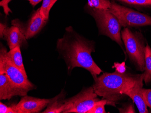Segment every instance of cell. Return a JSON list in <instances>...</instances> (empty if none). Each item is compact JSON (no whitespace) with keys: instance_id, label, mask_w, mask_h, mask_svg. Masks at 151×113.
Returning <instances> with one entry per match:
<instances>
[{"instance_id":"6da1fadb","label":"cell","mask_w":151,"mask_h":113,"mask_svg":"<svg viewBox=\"0 0 151 113\" xmlns=\"http://www.w3.org/2000/svg\"><path fill=\"white\" fill-rule=\"evenodd\" d=\"M57 50L69 72L75 68H83L90 72L94 80L103 72L91 56L95 51V42L78 33L72 26L67 27L63 37L58 40Z\"/></svg>"},{"instance_id":"3957f363","label":"cell","mask_w":151,"mask_h":113,"mask_svg":"<svg viewBox=\"0 0 151 113\" xmlns=\"http://www.w3.org/2000/svg\"><path fill=\"white\" fill-rule=\"evenodd\" d=\"M86 11L93 17L97 24L99 34L105 35L116 42L123 51L124 44L121 38V26L116 17L109 10L97 9L86 5Z\"/></svg>"},{"instance_id":"8fae6325","label":"cell","mask_w":151,"mask_h":113,"mask_svg":"<svg viewBox=\"0 0 151 113\" xmlns=\"http://www.w3.org/2000/svg\"><path fill=\"white\" fill-rule=\"evenodd\" d=\"M23 95L5 73L0 74V99H10L14 96Z\"/></svg>"},{"instance_id":"ba28073f","label":"cell","mask_w":151,"mask_h":113,"mask_svg":"<svg viewBox=\"0 0 151 113\" xmlns=\"http://www.w3.org/2000/svg\"><path fill=\"white\" fill-rule=\"evenodd\" d=\"M47 21L41 15L40 9L34 12L30 18L26 22L19 19L12 21V26H17L23 33L27 39L31 38L41 30L46 24Z\"/></svg>"},{"instance_id":"ac0fdd59","label":"cell","mask_w":151,"mask_h":113,"mask_svg":"<svg viewBox=\"0 0 151 113\" xmlns=\"http://www.w3.org/2000/svg\"><path fill=\"white\" fill-rule=\"evenodd\" d=\"M52 0H43V3L40 9L41 15L47 21L49 18L50 6Z\"/></svg>"},{"instance_id":"9c48e42d","label":"cell","mask_w":151,"mask_h":113,"mask_svg":"<svg viewBox=\"0 0 151 113\" xmlns=\"http://www.w3.org/2000/svg\"><path fill=\"white\" fill-rule=\"evenodd\" d=\"M50 99L23 96L16 105V113H39L48 105Z\"/></svg>"},{"instance_id":"cb8c5ba5","label":"cell","mask_w":151,"mask_h":113,"mask_svg":"<svg viewBox=\"0 0 151 113\" xmlns=\"http://www.w3.org/2000/svg\"><path fill=\"white\" fill-rule=\"evenodd\" d=\"M134 6L143 7L151 6V0H135Z\"/></svg>"},{"instance_id":"5b68a950","label":"cell","mask_w":151,"mask_h":113,"mask_svg":"<svg viewBox=\"0 0 151 113\" xmlns=\"http://www.w3.org/2000/svg\"><path fill=\"white\" fill-rule=\"evenodd\" d=\"M6 50L5 46L1 45L0 50V74L5 73L12 83L22 93L23 96L27 95V93L35 89L36 87L7 59L5 55Z\"/></svg>"},{"instance_id":"5bb4252c","label":"cell","mask_w":151,"mask_h":113,"mask_svg":"<svg viewBox=\"0 0 151 113\" xmlns=\"http://www.w3.org/2000/svg\"><path fill=\"white\" fill-rule=\"evenodd\" d=\"M66 93L64 91H62L57 96L50 99L46 109L43 111V113H63L64 109Z\"/></svg>"},{"instance_id":"52a82bcc","label":"cell","mask_w":151,"mask_h":113,"mask_svg":"<svg viewBox=\"0 0 151 113\" xmlns=\"http://www.w3.org/2000/svg\"><path fill=\"white\" fill-rule=\"evenodd\" d=\"M100 100L92 87H84L78 94L65 99L63 113H87Z\"/></svg>"},{"instance_id":"44dd1931","label":"cell","mask_w":151,"mask_h":113,"mask_svg":"<svg viewBox=\"0 0 151 113\" xmlns=\"http://www.w3.org/2000/svg\"><path fill=\"white\" fill-rule=\"evenodd\" d=\"M16 104L7 106L6 104L0 102V113H16Z\"/></svg>"},{"instance_id":"2e32d148","label":"cell","mask_w":151,"mask_h":113,"mask_svg":"<svg viewBox=\"0 0 151 113\" xmlns=\"http://www.w3.org/2000/svg\"><path fill=\"white\" fill-rule=\"evenodd\" d=\"M87 5L96 9L108 10L111 2L110 0H89Z\"/></svg>"},{"instance_id":"ffe728a7","label":"cell","mask_w":151,"mask_h":113,"mask_svg":"<svg viewBox=\"0 0 151 113\" xmlns=\"http://www.w3.org/2000/svg\"><path fill=\"white\" fill-rule=\"evenodd\" d=\"M142 93L147 106L151 109V89L142 88Z\"/></svg>"},{"instance_id":"4316f807","label":"cell","mask_w":151,"mask_h":113,"mask_svg":"<svg viewBox=\"0 0 151 113\" xmlns=\"http://www.w3.org/2000/svg\"><path fill=\"white\" fill-rule=\"evenodd\" d=\"M27 1H29V3L33 6H35L38 3H40V2H41L43 0H27Z\"/></svg>"},{"instance_id":"7402d4cb","label":"cell","mask_w":151,"mask_h":113,"mask_svg":"<svg viewBox=\"0 0 151 113\" xmlns=\"http://www.w3.org/2000/svg\"><path fill=\"white\" fill-rule=\"evenodd\" d=\"M112 68L115 69V71L120 73V74L124 73L126 72V70H127L125 62H123L121 63L115 62Z\"/></svg>"},{"instance_id":"4fadbf2b","label":"cell","mask_w":151,"mask_h":113,"mask_svg":"<svg viewBox=\"0 0 151 113\" xmlns=\"http://www.w3.org/2000/svg\"><path fill=\"white\" fill-rule=\"evenodd\" d=\"M5 55L13 65L22 72L25 77H28L23 62L20 46H18L10 50L8 52L6 50L5 52Z\"/></svg>"},{"instance_id":"7c38bea8","label":"cell","mask_w":151,"mask_h":113,"mask_svg":"<svg viewBox=\"0 0 151 113\" xmlns=\"http://www.w3.org/2000/svg\"><path fill=\"white\" fill-rule=\"evenodd\" d=\"M143 85L136 86L124 92V94L130 98L135 104L140 113H148L147 106L145 102L142 90Z\"/></svg>"},{"instance_id":"30bf717a","label":"cell","mask_w":151,"mask_h":113,"mask_svg":"<svg viewBox=\"0 0 151 113\" xmlns=\"http://www.w3.org/2000/svg\"><path fill=\"white\" fill-rule=\"evenodd\" d=\"M1 38H3L6 41L10 50L18 46L21 47L26 43L27 40L19 28L15 26L7 27Z\"/></svg>"},{"instance_id":"7a4b0ae2","label":"cell","mask_w":151,"mask_h":113,"mask_svg":"<svg viewBox=\"0 0 151 113\" xmlns=\"http://www.w3.org/2000/svg\"><path fill=\"white\" fill-rule=\"evenodd\" d=\"M143 85V74L117 72H104L94 80L92 87L99 97L107 101V105L116 107L126 97L124 92L134 86Z\"/></svg>"},{"instance_id":"d4e9b609","label":"cell","mask_w":151,"mask_h":113,"mask_svg":"<svg viewBox=\"0 0 151 113\" xmlns=\"http://www.w3.org/2000/svg\"><path fill=\"white\" fill-rule=\"evenodd\" d=\"M117 1L129 5H131V6L135 5V0H117Z\"/></svg>"},{"instance_id":"603a6c76","label":"cell","mask_w":151,"mask_h":113,"mask_svg":"<svg viewBox=\"0 0 151 113\" xmlns=\"http://www.w3.org/2000/svg\"><path fill=\"white\" fill-rule=\"evenodd\" d=\"M12 0H2L0 2V6L3 7L4 13L6 16H8L9 13H12L11 9L9 8L8 4Z\"/></svg>"},{"instance_id":"277c9868","label":"cell","mask_w":151,"mask_h":113,"mask_svg":"<svg viewBox=\"0 0 151 113\" xmlns=\"http://www.w3.org/2000/svg\"><path fill=\"white\" fill-rule=\"evenodd\" d=\"M121 38L130 61L139 71L145 70L146 43L141 33L133 32L129 28L121 31Z\"/></svg>"},{"instance_id":"8992f818","label":"cell","mask_w":151,"mask_h":113,"mask_svg":"<svg viewBox=\"0 0 151 113\" xmlns=\"http://www.w3.org/2000/svg\"><path fill=\"white\" fill-rule=\"evenodd\" d=\"M109 10L118 18L123 27L151 26V16L111 1Z\"/></svg>"},{"instance_id":"d6986e66","label":"cell","mask_w":151,"mask_h":113,"mask_svg":"<svg viewBox=\"0 0 151 113\" xmlns=\"http://www.w3.org/2000/svg\"><path fill=\"white\" fill-rule=\"evenodd\" d=\"M119 113H135L134 106L132 103H126L123 104L121 107L118 109Z\"/></svg>"},{"instance_id":"484cf974","label":"cell","mask_w":151,"mask_h":113,"mask_svg":"<svg viewBox=\"0 0 151 113\" xmlns=\"http://www.w3.org/2000/svg\"><path fill=\"white\" fill-rule=\"evenodd\" d=\"M7 27V25L4 24V23H0V37L1 38L3 34L4 30Z\"/></svg>"},{"instance_id":"83f0119b","label":"cell","mask_w":151,"mask_h":113,"mask_svg":"<svg viewBox=\"0 0 151 113\" xmlns=\"http://www.w3.org/2000/svg\"><path fill=\"white\" fill-rule=\"evenodd\" d=\"M58 0H52V1L51 4L50 6V8L51 9V8H52V6H53V5H54V4L56 3L57 1Z\"/></svg>"},{"instance_id":"e0dca14e","label":"cell","mask_w":151,"mask_h":113,"mask_svg":"<svg viewBox=\"0 0 151 113\" xmlns=\"http://www.w3.org/2000/svg\"><path fill=\"white\" fill-rule=\"evenodd\" d=\"M107 101L105 99L99 100L93 105L87 113H106L105 105H107Z\"/></svg>"},{"instance_id":"9a60e30c","label":"cell","mask_w":151,"mask_h":113,"mask_svg":"<svg viewBox=\"0 0 151 113\" xmlns=\"http://www.w3.org/2000/svg\"><path fill=\"white\" fill-rule=\"evenodd\" d=\"M143 74V82L146 85L151 83V48L147 43L145 50V66Z\"/></svg>"}]
</instances>
